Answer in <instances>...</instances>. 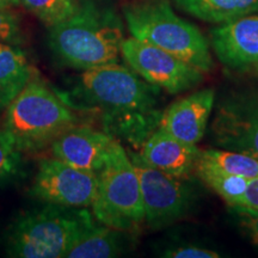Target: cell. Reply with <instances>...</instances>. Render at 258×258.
Returning <instances> with one entry per match:
<instances>
[{"label":"cell","instance_id":"6da1fadb","mask_svg":"<svg viewBox=\"0 0 258 258\" xmlns=\"http://www.w3.org/2000/svg\"><path fill=\"white\" fill-rule=\"evenodd\" d=\"M123 41L120 18L92 2H83L74 14L49 28L48 43L64 64L90 70L117 62Z\"/></svg>","mask_w":258,"mask_h":258},{"label":"cell","instance_id":"7a4b0ae2","mask_svg":"<svg viewBox=\"0 0 258 258\" xmlns=\"http://www.w3.org/2000/svg\"><path fill=\"white\" fill-rule=\"evenodd\" d=\"M93 224L86 208L47 203L11 225L6 234V253L16 258H62Z\"/></svg>","mask_w":258,"mask_h":258},{"label":"cell","instance_id":"3957f363","mask_svg":"<svg viewBox=\"0 0 258 258\" xmlns=\"http://www.w3.org/2000/svg\"><path fill=\"white\" fill-rule=\"evenodd\" d=\"M132 36L169 51L207 73L213 59L207 38L198 27L180 18L169 0H140L123 9Z\"/></svg>","mask_w":258,"mask_h":258},{"label":"cell","instance_id":"277c9868","mask_svg":"<svg viewBox=\"0 0 258 258\" xmlns=\"http://www.w3.org/2000/svg\"><path fill=\"white\" fill-rule=\"evenodd\" d=\"M77 124L72 109L44 83L32 79L5 109L4 128L22 152H37Z\"/></svg>","mask_w":258,"mask_h":258},{"label":"cell","instance_id":"5b68a950","mask_svg":"<svg viewBox=\"0 0 258 258\" xmlns=\"http://www.w3.org/2000/svg\"><path fill=\"white\" fill-rule=\"evenodd\" d=\"M98 180V194L92 208L102 224L124 231L145 221L138 172L133 160L115 139L108 148Z\"/></svg>","mask_w":258,"mask_h":258},{"label":"cell","instance_id":"8992f818","mask_svg":"<svg viewBox=\"0 0 258 258\" xmlns=\"http://www.w3.org/2000/svg\"><path fill=\"white\" fill-rule=\"evenodd\" d=\"M80 88L93 104L123 117L152 110L159 91V88L143 82L137 73L117 62L84 71Z\"/></svg>","mask_w":258,"mask_h":258},{"label":"cell","instance_id":"52a82bcc","mask_svg":"<svg viewBox=\"0 0 258 258\" xmlns=\"http://www.w3.org/2000/svg\"><path fill=\"white\" fill-rule=\"evenodd\" d=\"M121 55L138 76L172 95L194 89L203 79V72L191 64L133 36L123 38Z\"/></svg>","mask_w":258,"mask_h":258},{"label":"cell","instance_id":"ba28073f","mask_svg":"<svg viewBox=\"0 0 258 258\" xmlns=\"http://www.w3.org/2000/svg\"><path fill=\"white\" fill-rule=\"evenodd\" d=\"M98 184L97 172L78 169L53 157L40 161L31 192L46 203L88 208L95 202Z\"/></svg>","mask_w":258,"mask_h":258},{"label":"cell","instance_id":"9c48e42d","mask_svg":"<svg viewBox=\"0 0 258 258\" xmlns=\"http://www.w3.org/2000/svg\"><path fill=\"white\" fill-rule=\"evenodd\" d=\"M140 180L145 221L151 228L166 227L179 220L191 207L192 194L178 177L147 165L141 158L133 159Z\"/></svg>","mask_w":258,"mask_h":258},{"label":"cell","instance_id":"30bf717a","mask_svg":"<svg viewBox=\"0 0 258 258\" xmlns=\"http://www.w3.org/2000/svg\"><path fill=\"white\" fill-rule=\"evenodd\" d=\"M212 137L215 146L258 159V90L235 93L218 105Z\"/></svg>","mask_w":258,"mask_h":258},{"label":"cell","instance_id":"8fae6325","mask_svg":"<svg viewBox=\"0 0 258 258\" xmlns=\"http://www.w3.org/2000/svg\"><path fill=\"white\" fill-rule=\"evenodd\" d=\"M211 46L228 71L258 77V15H249L211 31Z\"/></svg>","mask_w":258,"mask_h":258},{"label":"cell","instance_id":"7c38bea8","mask_svg":"<svg viewBox=\"0 0 258 258\" xmlns=\"http://www.w3.org/2000/svg\"><path fill=\"white\" fill-rule=\"evenodd\" d=\"M110 135L86 125H73L50 144L51 156L74 167L98 173L104 165Z\"/></svg>","mask_w":258,"mask_h":258},{"label":"cell","instance_id":"4fadbf2b","mask_svg":"<svg viewBox=\"0 0 258 258\" xmlns=\"http://www.w3.org/2000/svg\"><path fill=\"white\" fill-rule=\"evenodd\" d=\"M215 102L213 89H203L171 104L160 118V128L186 144L205 137Z\"/></svg>","mask_w":258,"mask_h":258},{"label":"cell","instance_id":"5bb4252c","mask_svg":"<svg viewBox=\"0 0 258 258\" xmlns=\"http://www.w3.org/2000/svg\"><path fill=\"white\" fill-rule=\"evenodd\" d=\"M200 152L196 145L180 141L159 128L145 141L140 158L147 165L180 178L195 169Z\"/></svg>","mask_w":258,"mask_h":258},{"label":"cell","instance_id":"9a60e30c","mask_svg":"<svg viewBox=\"0 0 258 258\" xmlns=\"http://www.w3.org/2000/svg\"><path fill=\"white\" fill-rule=\"evenodd\" d=\"M34 79V71L17 46L0 42V110Z\"/></svg>","mask_w":258,"mask_h":258},{"label":"cell","instance_id":"2e32d148","mask_svg":"<svg viewBox=\"0 0 258 258\" xmlns=\"http://www.w3.org/2000/svg\"><path fill=\"white\" fill-rule=\"evenodd\" d=\"M192 17L214 24H226L258 12V0H175Z\"/></svg>","mask_w":258,"mask_h":258},{"label":"cell","instance_id":"e0dca14e","mask_svg":"<svg viewBox=\"0 0 258 258\" xmlns=\"http://www.w3.org/2000/svg\"><path fill=\"white\" fill-rule=\"evenodd\" d=\"M118 230L93 224L66 253V258H110L122 252Z\"/></svg>","mask_w":258,"mask_h":258},{"label":"cell","instance_id":"ac0fdd59","mask_svg":"<svg viewBox=\"0 0 258 258\" xmlns=\"http://www.w3.org/2000/svg\"><path fill=\"white\" fill-rule=\"evenodd\" d=\"M198 175L209 188L214 190L222 198L228 206L233 207L237 205L249 184V180L245 177L231 175L226 171L219 169L211 163L198 159L195 166Z\"/></svg>","mask_w":258,"mask_h":258},{"label":"cell","instance_id":"d6986e66","mask_svg":"<svg viewBox=\"0 0 258 258\" xmlns=\"http://www.w3.org/2000/svg\"><path fill=\"white\" fill-rule=\"evenodd\" d=\"M199 159L211 163L231 175L245 177L247 179L258 177V159L247 154L224 148H209L200 152Z\"/></svg>","mask_w":258,"mask_h":258},{"label":"cell","instance_id":"ffe728a7","mask_svg":"<svg viewBox=\"0 0 258 258\" xmlns=\"http://www.w3.org/2000/svg\"><path fill=\"white\" fill-rule=\"evenodd\" d=\"M19 3L48 28L71 17L80 4L78 0H19Z\"/></svg>","mask_w":258,"mask_h":258},{"label":"cell","instance_id":"44dd1931","mask_svg":"<svg viewBox=\"0 0 258 258\" xmlns=\"http://www.w3.org/2000/svg\"><path fill=\"white\" fill-rule=\"evenodd\" d=\"M22 151L6 129H0V184L17 176L22 164Z\"/></svg>","mask_w":258,"mask_h":258},{"label":"cell","instance_id":"7402d4cb","mask_svg":"<svg viewBox=\"0 0 258 258\" xmlns=\"http://www.w3.org/2000/svg\"><path fill=\"white\" fill-rule=\"evenodd\" d=\"M0 42L14 46L23 42V34L17 16L8 8H0Z\"/></svg>","mask_w":258,"mask_h":258},{"label":"cell","instance_id":"603a6c76","mask_svg":"<svg viewBox=\"0 0 258 258\" xmlns=\"http://www.w3.org/2000/svg\"><path fill=\"white\" fill-rule=\"evenodd\" d=\"M163 256L169 258H219L220 253L206 247L185 245V246H177L175 249L167 250Z\"/></svg>","mask_w":258,"mask_h":258},{"label":"cell","instance_id":"cb8c5ba5","mask_svg":"<svg viewBox=\"0 0 258 258\" xmlns=\"http://www.w3.org/2000/svg\"><path fill=\"white\" fill-rule=\"evenodd\" d=\"M233 209L238 218L240 219V224L254 243L258 244V211L243 207H231Z\"/></svg>","mask_w":258,"mask_h":258},{"label":"cell","instance_id":"d4e9b609","mask_svg":"<svg viewBox=\"0 0 258 258\" xmlns=\"http://www.w3.org/2000/svg\"><path fill=\"white\" fill-rule=\"evenodd\" d=\"M233 207H243L258 211V177L249 180L244 195Z\"/></svg>","mask_w":258,"mask_h":258},{"label":"cell","instance_id":"484cf974","mask_svg":"<svg viewBox=\"0 0 258 258\" xmlns=\"http://www.w3.org/2000/svg\"><path fill=\"white\" fill-rule=\"evenodd\" d=\"M21 4L19 0H0V8H12V6H17Z\"/></svg>","mask_w":258,"mask_h":258}]
</instances>
